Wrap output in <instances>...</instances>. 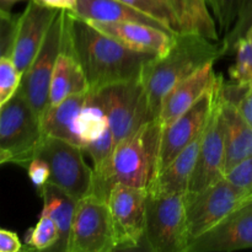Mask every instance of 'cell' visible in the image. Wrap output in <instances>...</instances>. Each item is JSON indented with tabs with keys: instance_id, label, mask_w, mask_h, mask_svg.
<instances>
[{
	"instance_id": "obj_1",
	"label": "cell",
	"mask_w": 252,
	"mask_h": 252,
	"mask_svg": "<svg viewBox=\"0 0 252 252\" xmlns=\"http://www.w3.org/2000/svg\"><path fill=\"white\" fill-rule=\"evenodd\" d=\"M65 27L69 46L85 73L90 93L142 79L147 65L157 57L127 48L69 11H65Z\"/></svg>"
},
{
	"instance_id": "obj_2",
	"label": "cell",
	"mask_w": 252,
	"mask_h": 252,
	"mask_svg": "<svg viewBox=\"0 0 252 252\" xmlns=\"http://www.w3.org/2000/svg\"><path fill=\"white\" fill-rule=\"evenodd\" d=\"M224 56L221 42L197 33L176 34L167 52L155 57L143 74L142 81L153 117L159 118L162 98L175 85Z\"/></svg>"
},
{
	"instance_id": "obj_3",
	"label": "cell",
	"mask_w": 252,
	"mask_h": 252,
	"mask_svg": "<svg viewBox=\"0 0 252 252\" xmlns=\"http://www.w3.org/2000/svg\"><path fill=\"white\" fill-rule=\"evenodd\" d=\"M161 130L159 120L150 121L118 143L102 181L94 187L91 194L107 199L117 184L148 189L157 174Z\"/></svg>"
},
{
	"instance_id": "obj_4",
	"label": "cell",
	"mask_w": 252,
	"mask_h": 252,
	"mask_svg": "<svg viewBox=\"0 0 252 252\" xmlns=\"http://www.w3.org/2000/svg\"><path fill=\"white\" fill-rule=\"evenodd\" d=\"M185 196L186 193L147 194L143 243L149 251H187L189 235Z\"/></svg>"
},
{
	"instance_id": "obj_5",
	"label": "cell",
	"mask_w": 252,
	"mask_h": 252,
	"mask_svg": "<svg viewBox=\"0 0 252 252\" xmlns=\"http://www.w3.org/2000/svg\"><path fill=\"white\" fill-rule=\"evenodd\" d=\"M89 94L105 113L116 145L144 123L155 120L142 79L112 84L96 93L89 91Z\"/></svg>"
},
{
	"instance_id": "obj_6",
	"label": "cell",
	"mask_w": 252,
	"mask_h": 252,
	"mask_svg": "<svg viewBox=\"0 0 252 252\" xmlns=\"http://www.w3.org/2000/svg\"><path fill=\"white\" fill-rule=\"evenodd\" d=\"M43 139L41 117L17 90L0 107V148L10 153L12 164L25 167Z\"/></svg>"
},
{
	"instance_id": "obj_7",
	"label": "cell",
	"mask_w": 252,
	"mask_h": 252,
	"mask_svg": "<svg viewBox=\"0 0 252 252\" xmlns=\"http://www.w3.org/2000/svg\"><path fill=\"white\" fill-rule=\"evenodd\" d=\"M185 197L191 243L239 207L252 201V191L235 186L221 177L201 191L187 192Z\"/></svg>"
},
{
	"instance_id": "obj_8",
	"label": "cell",
	"mask_w": 252,
	"mask_h": 252,
	"mask_svg": "<svg viewBox=\"0 0 252 252\" xmlns=\"http://www.w3.org/2000/svg\"><path fill=\"white\" fill-rule=\"evenodd\" d=\"M83 148L58 139L44 137L37 150L36 157L46 160L49 166V184H53L70 194L81 199L93 193L94 171L84 157Z\"/></svg>"
},
{
	"instance_id": "obj_9",
	"label": "cell",
	"mask_w": 252,
	"mask_h": 252,
	"mask_svg": "<svg viewBox=\"0 0 252 252\" xmlns=\"http://www.w3.org/2000/svg\"><path fill=\"white\" fill-rule=\"evenodd\" d=\"M166 26L171 33H197L219 41L216 19L206 0H121Z\"/></svg>"
},
{
	"instance_id": "obj_10",
	"label": "cell",
	"mask_w": 252,
	"mask_h": 252,
	"mask_svg": "<svg viewBox=\"0 0 252 252\" xmlns=\"http://www.w3.org/2000/svg\"><path fill=\"white\" fill-rule=\"evenodd\" d=\"M116 250L117 241L107 201L95 194L79 199L71 224L68 252Z\"/></svg>"
},
{
	"instance_id": "obj_11",
	"label": "cell",
	"mask_w": 252,
	"mask_h": 252,
	"mask_svg": "<svg viewBox=\"0 0 252 252\" xmlns=\"http://www.w3.org/2000/svg\"><path fill=\"white\" fill-rule=\"evenodd\" d=\"M65 10H61L52 22L38 53L22 74L19 90L37 115L42 117L49 106V89L57 59L64 46Z\"/></svg>"
},
{
	"instance_id": "obj_12",
	"label": "cell",
	"mask_w": 252,
	"mask_h": 252,
	"mask_svg": "<svg viewBox=\"0 0 252 252\" xmlns=\"http://www.w3.org/2000/svg\"><path fill=\"white\" fill-rule=\"evenodd\" d=\"M223 84L220 76L217 88L216 100L199 144L198 158L192 174L189 192H198L224 177L225 138L223 120Z\"/></svg>"
},
{
	"instance_id": "obj_13",
	"label": "cell",
	"mask_w": 252,
	"mask_h": 252,
	"mask_svg": "<svg viewBox=\"0 0 252 252\" xmlns=\"http://www.w3.org/2000/svg\"><path fill=\"white\" fill-rule=\"evenodd\" d=\"M147 189L117 184L111 189L107 204L115 229L117 250H134L144 239Z\"/></svg>"
},
{
	"instance_id": "obj_14",
	"label": "cell",
	"mask_w": 252,
	"mask_h": 252,
	"mask_svg": "<svg viewBox=\"0 0 252 252\" xmlns=\"http://www.w3.org/2000/svg\"><path fill=\"white\" fill-rule=\"evenodd\" d=\"M220 76L219 75L213 88L201 100L197 101L189 111H186L170 125L162 127L155 176L162 171L187 145L191 144L203 133L213 108Z\"/></svg>"
},
{
	"instance_id": "obj_15",
	"label": "cell",
	"mask_w": 252,
	"mask_h": 252,
	"mask_svg": "<svg viewBox=\"0 0 252 252\" xmlns=\"http://www.w3.org/2000/svg\"><path fill=\"white\" fill-rule=\"evenodd\" d=\"M252 249V201L189 243L186 252H230Z\"/></svg>"
},
{
	"instance_id": "obj_16",
	"label": "cell",
	"mask_w": 252,
	"mask_h": 252,
	"mask_svg": "<svg viewBox=\"0 0 252 252\" xmlns=\"http://www.w3.org/2000/svg\"><path fill=\"white\" fill-rule=\"evenodd\" d=\"M61 10L42 6L29 0L24 12L19 16L16 34L10 58L21 74L26 71L38 53L52 22Z\"/></svg>"
},
{
	"instance_id": "obj_17",
	"label": "cell",
	"mask_w": 252,
	"mask_h": 252,
	"mask_svg": "<svg viewBox=\"0 0 252 252\" xmlns=\"http://www.w3.org/2000/svg\"><path fill=\"white\" fill-rule=\"evenodd\" d=\"M214 63H208L175 85L162 98L159 113L161 127L170 125L201 100L218 80Z\"/></svg>"
},
{
	"instance_id": "obj_18",
	"label": "cell",
	"mask_w": 252,
	"mask_h": 252,
	"mask_svg": "<svg viewBox=\"0 0 252 252\" xmlns=\"http://www.w3.org/2000/svg\"><path fill=\"white\" fill-rule=\"evenodd\" d=\"M88 22L127 48L155 56H162L167 52L176 36L165 30L139 22Z\"/></svg>"
},
{
	"instance_id": "obj_19",
	"label": "cell",
	"mask_w": 252,
	"mask_h": 252,
	"mask_svg": "<svg viewBox=\"0 0 252 252\" xmlns=\"http://www.w3.org/2000/svg\"><path fill=\"white\" fill-rule=\"evenodd\" d=\"M88 97L89 93L78 94L69 96L57 105L48 106L41 117L44 137L58 138L83 148L79 120Z\"/></svg>"
},
{
	"instance_id": "obj_20",
	"label": "cell",
	"mask_w": 252,
	"mask_h": 252,
	"mask_svg": "<svg viewBox=\"0 0 252 252\" xmlns=\"http://www.w3.org/2000/svg\"><path fill=\"white\" fill-rule=\"evenodd\" d=\"M202 134L191 144L187 145L162 171H160L153 179L152 184L147 189L148 193L165 196V194H185L189 192L192 174L198 158Z\"/></svg>"
},
{
	"instance_id": "obj_21",
	"label": "cell",
	"mask_w": 252,
	"mask_h": 252,
	"mask_svg": "<svg viewBox=\"0 0 252 252\" xmlns=\"http://www.w3.org/2000/svg\"><path fill=\"white\" fill-rule=\"evenodd\" d=\"M69 12L88 21L139 22L170 32L152 15L121 0H78L75 9Z\"/></svg>"
},
{
	"instance_id": "obj_22",
	"label": "cell",
	"mask_w": 252,
	"mask_h": 252,
	"mask_svg": "<svg viewBox=\"0 0 252 252\" xmlns=\"http://www.w3.org/2000/svg\"><path fill=\"white\" fill-rule=\"evenodd\" d=\"M89 93V84L80 63L74 56L65 33L64 46L57 59L49 89V106L57 105L66 97L78 94Z\"/></svg>"
},
{
	"instance_id": "obj_23",
	"label": "cell",
	"mask_w": 252,
	"mask_h": 252,
	"mask_svg": "<svg viewBox=\"0 0 252 252\" xmlns=\"http://www.w3.org/2000/svg\"><path fill=\"white\" fill-rule=\"evenodd\" d=\"M224 93V90H223ZM225 161L224 174L241 160L252 155V126L245 120L233 101L223 98Z\"/></svg>"
},
{
	"instance_id": "obj_24",
	"label": "cell",
	"mask_w": 252,
	"mask_h": 252,
	"mask_svg": "<svg viewBox=\"0 0 252 252\" xmlns=\"http://www.w3.org/2000/svg\"><path fill=\"white\" fill-rule=\"evenodd\" d=\"M38 193L43 201L44 213L48 214L56 223L59 233L58 243L51 251L68 252V243L70 238L71 224L75 213L78 199L71 197L62 189L53 184H47L38 189Z\"/></svg>"
},
{
	"instance_id": "obj_25",
	"label": "cell",
	"mask_w": 252,
	"mask_h": 252,
	"mask_svg": "<svg viewBox=\"0 0 252 252\" xmlns=\"http://www.w3.org/2000/svg\"><path fill=\"white\" fill-rule=\"evenodd\" d=\"M233 52H235V61L229 68L230 83L241 89L252 88V41L240 39Z\"/></svg>"
},
{
	"instance_id": "obj_26",
	"label": "cell",
	"mask_w": 252,
	"mask_h": 252,
	"mask_svg": "<svg viewBox=\"0 0 252 252\" xmlns=\"http://www.w3.org/2000/svg\"><path fill=\"white\" fill-rule=\"evenodd\" d=\"M59 233L53 219L42 211L38 221L30 229L25 238V244L30 250L51 251L58 243Z\"/></svg>"
},
{
	"instance_id": "obj_27",
	"label": "cell",
	"mask_w": 252,
	"mask_h": 252,
	"mask_svg": "<svg viewBox=\"0 0 252 252\" xmlns=\"http://www.w3.org/2000/svg\"><path fill=\"white\" fill-rule=\"evenodd\" d=\"M216 19L218 31L225 34L235 24L244 0H206Z\"/></svg>"
},
{
	"instance_id": "obj_28",
	"label": "cell",
	"mask_w": 252,
	"mask_h": 252,
	"mask_svg": "<svg viewBox=\"0 0 252 252\" xmlns=\"http://www.w3.org/2000/svg\"><path fill=\"white\" fill-rule=\"evenodd\" d=\"M252 26V0H244L240 7L235 24L233 25L229 32L223 36V48L225 54L233 52L234 47L240 39L245 38L249 29Z\"/></svg>"
},
{
	"instance_id": "obj_29",
	"label": "cell",
	"mask_w": 252,
	"mask_h": 252,
	"mask_svg": "<svg viewBox=\"0 0 252 252\" xmlns=\"http://www.w3.org/2000/svg\"><path fill=\"white\" fill-rule=\"evenodd\" d=\"M22 74L10 57L0 59V105H4L19 90Z\"/></svg>"
},
{
	"instance_id": "obj_30",
	"label": "cell",
	"mask_w": 252,
	"mask_h": 252,
	"mask_svg": "<svg viewBox=\"0 0 252 252\" xmlns=\"http://www.w3.org/2000/svg\"><path fill=\"white\" fill-rule=\"evenodd\" d=\"M19 16H15L0 2V59L10 57L14 46Z\"/></svg>"
},
{
	"instance_id": "obj_31",
	"label": "cell",
	"mask_w": 252,
	"mask_h": 252,
	"mask_svg": "<svg viewBox=\"0 0 252 252\" xmlns=\"http://www.w3.org/2000/svg\"><path fill=\"white\" fill-rule=\"evenodd\" d=\"M223 90L225 97L238 106L241 115L252 126V88L241 89L224 81Z\"/></svg>"
},
{
	"instance_id": "obj_32",
	"label": "cell",
	"mask_w": 252,
	"mask_h": 252,
	"mask_svg": "<svg viewBox=\"0 0 252 252\" xmlns=\"http://www.w3.org/2000/svg\"><path fill=\"white\" fill-rule=\"evenodd\" d=\"M224 177L235 186L252 191V155L229 169Z\"/></svg>"
},
{
	"instance_id": "obj_33",
	"label": "cell",
	"mask_w": 252,
	"mask_h": 252,
	"mask_svg": "<svg viewBox=\"0 0 252 252\" xmlns=\"http://www.w3.org/2000/svg\"><path fill=\"white\" fill-rule=\"evenodd\" d=\"M25 169L27 170L30 180L37 189V191L49 182V175H51L49 166L46 160H43L42 158L34 157L33 159L27 162Z\"/></svg>"
},
{
	"instance_id": "obj_34",
	"label": "cell",
	"mask_w": 252,
	"mask_h": 252,
	"mask_svg": "<svg viewBox=\"0 0 252 252\" xmlns=\"http://www.w3.org/2000/svg\"><path fill=\"white\" fill-rule=\"evenodd\" d=\"M22 249L24 248L16 233L0 228V252H17Z\"/></svg>"
},
{
	"instance_id": "obj_35",
	"label": "cell",
	"mask_w": 252,
	"mask_h": 252,
	"mask_svg": "<svg viewBox=\"0 0 252 252\" xmlns=\"http://www.w3.org/2000/svg\"><path fill=\"white\" fill-rule=\"evenodd\" d=\"M42 6L51 7L56 10H65V11H73L76 6L78 0H32Z\"/></svg>"
},
{
	"instance_id": "obj_36",
	"label": "cell",
	"mask_w": 252,
	"mask_h": 252,
	"mask_svg": "<svg viewBox=\"0 0 252 252\" xmlns=\"http://www.w3.org/2000/svg\"><path fill=\"white\" fill-rule=\"evenodd\" d=\"M11 160H12V158H11V155H10V153H7L6 150H4L0 148V165L6 164V162H11Z\"/></svg>"
},
{
	"instance_id": "obj_37",
	"label": "cell",
	"mask_w": 252,
	"mask_h": 252,
	"mask_svg": "<svg viewBox=\"0 0 252 252\" xmlns=\"http://www.w3.org/2000/svg\"><path fill=\"white\" fill-rule=\"evenodd\" d=\"M19 1H24V0H0V2H1L2 5L4 4L11 5V4H15V2H19Z\"/></svg>"
},
{
	"instance_id": "obj_38",
	"label": "cell",
	"mask_w": 252,
	"mask_h": 252,
	"mask_svg": "<svg viewBox=\"0 0 252 252\" xmlns=\"http://www.w3.org/2000/svg\"><path fill=\"white\" fill-rule=\"evenodd\" d=\"M245 38H248V39H251V41H252V26L250 27V29H249V31H248V33H246Z\"/></svg>"
},
{
	"instance_id": "obj_39",
	"label": "cell",
	"mask_w": 252,
	"mask_h": 252,
	"mask_svg": "<svg viewBox=\"0 0 252 252\" xmlns=\"http://www.w3.org/2000/svg\"><path fill=\"white\" fill-rule=\"evenodd\" d=\"M0 107H1V105H0Z\"/></svg>"
}]
</instances>
